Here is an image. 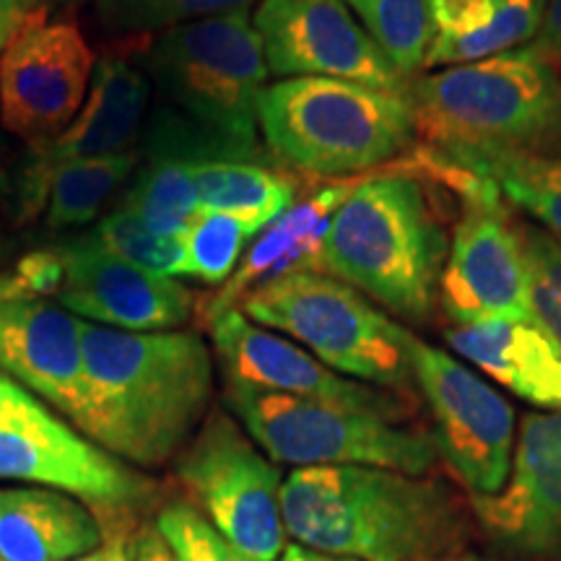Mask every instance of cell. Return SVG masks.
Instances as JSON below:
<instances>
[{
	"label": "cell",
	"mask_w": 561,
	"mask_h": 561,
	"mask_svg": "<svg viewBox=\"0 0 561 561\" xmlns=\"http://www.w3.org/2000/svg\"><path fill=\"white\" fill-rule=\"evenodd\" d=\"M138 62L153 102L140 159L276 164L257 140V100L271 70L248 9L159 32Z\"/></svg>",
	"instance_id": "cell-1"
},
{
	"label": "cell",
	"mask_w": 561,
	"mask_h": 561,
	"mask_svg": "<svg viewBox=\"0 0 561 561\" xmlns=\"http://www.w3.org/2000/svg\"><path fill=\"white\" fill-rule=\"evenodd\" d=\"M87 398L79 430L130 466L159 468L191 445L214 396L201 333H128L81 322Z\"/></svg>",
	"instance_id": "cell-2"
},
{
	"label": "cell",
	"mask_w": 561,
	"mask_h": 561,
	"mask_svg": "<svg viewBox=\"0 0 561 561\" xmlns=\"http://www.w3.org/2000/svg\"><path fill=\"white\" fill-rule=\"evenodd\" d=\"M280 515L294 543L359 561H439L471 538L445 481L390 468H297L280 486Z\"/></svg>",
	"instance_id": "cell-3"
},
{
	"label": "cell",
	"mask_w": 561,
	"mask_h": 561,
	"mask_svg": "<svg viewBox=\"0 0 561 561\" xmlns=\"http://www.w3.org/2000/svg\"><path fill=\"white\" fill-rule=\"evenodd\" d=\"M445 191L419 161L356 182L335 210L320 268L398 318L426 322L450 252Z\"/></svg>",
	"instance_id": "cell-4"
},
{
	"label": "cell",
	"mask_w": 561,
	"mask_h": 561,
	"mask_svg": "<svg viewBox=\"0 0 561 561\" xmlns=\"http://www.w3.org/2000/svg\"><path fill=\"white\" fill-rule=\"evenodd\" d=\"M411 104L430 151L561 159V73L530 47L421 76Z\"/></svg>",
	"instance_id": "cell-5"
},
{
	"label": "cell",
	"mask_w": 561,
	"mask_h": 561,
	"mask_svg": "<svg viewBox=\"0 0 561 561\" xmlns=\"http://www.w3.org/2000/svg\"><path fill=\"white\" fill-rule=\"evenodd\" d=\"M257 128L278 167L348 178L416 144L411 96L341 79H278L257 100Z\"/></svg>",
	"instance_id": "cell-6"
},
{
	"label": "cell",
	"mask_w": 561,
	"mask_h": 561,
	"mask_svg": "<svg viewBox=\"0 0 561 561\" xmlns=\"http://www.w3.org/2000/svg\"><path fill=\"white\" fill-rule=\"evenodd\" d=\"M244 318L276 331L351 380L411 396V339L388 312L325 271H299L250 291Z\"/></svg>",
	"instance_id": "cell-7"
},
{
	"label": "cell",
	"mask_w": 561,
	"mask_h": 561,
	"mask_svg": "<svg viewBox=\"0 0 561 561\" xmlns=\"http://www.w3.org/2000/svg\"><path fill=\"white\" fill-rule=\"evenodd\" d=\"M224 409L273 462L371 466L411 476H430L439 462L432 434L409 421L231 382H224Z\"/></svg>",
	"instance_id": "cell-8"
},
{
	"label": "cell",
	"mask_w": 561,
	"mask_h": 561,
	"mask_svg": "<svg viewBox=\"0 0 561 561\" xmlns=\"http://www.w3.org/2000/svg\"><path fill=\"white\" fill-rule=\"evenodd\" d=\"M426 170L458 201L437 301L455 325L533 318L517 221L494 182L421 149Z\"/></svg>",
	"instance_id": "cell-9"
},
{
	"label": "cell",
	"mask_w": 561,
	"mask_h": 561,
	"mask_svg": "<svg viewBox=\"0 0 561 561\" xmlns=\"http://www.w3.org/2000/svg\"><path fill=\"white\" fill-rule=\"evenodd\" d=\"M178 476L193 507L248 561H276L286 549L278 462L224 405L208 413L180 453Z\"/></svg>",
	"instance_id": "cell-10"
},
{
	"label": "cell",
	"mask_w": 561,
	"mask_h": 561,
	"mask_svg": "<svg viewBox=\"0 0 561 561\" xmlns=\"http://www.w3.org/2000/svg\"><path fill=\"white\" fill-rule=\"evenodd\" d=\"M411 367L430 405L439 458L471 500L496 494L515 453V409L479 371L416 335L411 339Z\"/></svg>",
	"instance_id": "cell-11"
},
{
	"label": "cell",
	"mask_w": 561,
	"mask_h": 561,
	"mask_svg": "<svg viewBox=\"0 0 561 561\" xmlns=\"http://www.w3.org/2000/svg\"><path fill=\"white\" fill-rule=\"evenodd\" d=\"M94 68V50L79 24L50 21L39 3L19 21L0 55V123L32 146L55 138L81 112Z\"/></svg>",
	"instance_id": "cell-12"
},
{
	"label": "cell",
	"mask_w": 561,
	"mask_h": 561,
	"mask_svg": "<svg viewBox=\"0 0 561 561\" xmlns=\"http://www.w3.org/2000/svg\"><path fill=\"white\" fill-rule=\"evenodd\" d=\"M252 26L280 79H341L411 96L413 81L385 58L343 0H261Z\"/></svg>",
	"instance_id": "cell-13"
},
{
	"label": "cell",
	"mask_w": 561,
	"mask_h": 561,
	"mask_svg": "<svg viewBox=\"0 0 561 561\" xmlns=\"http://www.w3.org/2000/svg\"><path fill=\"white\" fill-rule=\"evenodd\" d=\"M208 331L216 359L221 364L224 382L343 405L392 421L413 419L416 403L411 396L343 377L314 359L299 343L257 325L240 310H227L210 318Z\"/></svg>",
	"instance_id": "cell-14"
},
{
	"label": "cell",
	"mask_w": 561,
	"mask_h": 561,
	"mask_svg": "<svg viewBox=\"0 0 561 561\" xmlns=\"http://www.w3.org/2000/svg\"><path fill=\"white\" fill-rule=\"evenodd\" d=\"M0 479L62 491L102 507H128L151 494V481L79 434L30 396L0 424Z\"/></svg>",
	"instance_id": "cell-15"
},
{
	"label": "cell",
	"mask_w": 561,
	"mask_h": 561,
	"mask_svg": "<svg viewBox=\"0 0 561 561\" xmlns=\"http://www.w3.org/2000/svg\"><path fill=\"white\" fill-rule=\"evenodd\" d=\"M471 512L496 549L525 561H561V411H533L520 421L510 476Z\"/></svg>",
	"instance_id": "cell-16"
},
{
	"label": "cell",
	"mask_w": 561,
	"mask_h": 561,
	"mask_svg": "<svg viewBox=\"0 0 561 561\" xmlns=\"http://www.w3.org/2000/svg\"><path fill=\"white\" fill-rule=\"evenodd\" d=\"M149 110L151 81L140 62L123 53L104 55L76 121L55 138L34 144L21 164L16 174L21 219H32L47 206V185L62 164L138 149Z\"/></svg>",
	"instance_id": "cell-17"
},
{
	"label": "cell",
	"mask_w": 561,
	"mask_h": 561,
	"mask_svg": "<svg viewBox=\"0 0 561 561\" xmlns=\"http://www.w3.org/2000/svg\"><path fill=\"white\" fill-rule=\"evenodd\" d=\"M58 299L76 318L128 333L178 331L195 312V294L178 278L153 276L102 250L87 234L55 248Z\"/></svg>",
	"instance_id": "cell-18"
},
{
	"label": "cell",
	"mask_w": 561,
	"mask_h": 561,
	"mask_svg": "<svg viewBox=\"0 0 561 561\" xmlns=\"http://www.w3.org/2000/svg\"><path fill=\"white\" fill-rule=\"evenodd\" d=\"M81 322L42 297L0 299V371L73 426L87 398Z\"/></svg>",
	"instance_id": "cell-19"
},
{
	"label": "cell",
	"mask_w": 561,
	"mask_h": 561,
	"mask_svg": "<svg viewBox=\"0 0 561 561\" xmlns=\"http://www.w3.org/2000/svg\"><path fill=\"white\" fill-rule=\"evenodd\" d=\"M354 185L356 182L341 180L335 185L322 187L310 198L294 203L276 221H271L244 252L227 286L203 307V320L208 322L216 314L237 310V305L250 291L261 289L271 280L299 271H322L320 261L328 229H331L335 210L348 198Z\"/></svg>",
	"instance_id": "cell-20"
},
{
	"label": "cell",
	"mask_w": 561,
	"mask_h": 561,
	"mask_svg": "<svg viewBox=\"0 0 561 561\" xmlns=\"http://www.w3.org/2000/svg\"><path fill=\"white\" fill-rule=\"evenodd\" d=\"M445 341L462 362L541 411H561V346L536 318L455 325Z\"/></svg>",
	"instance_id": "cell-21"
},
{
	"label": "cell",
	"mask_w": 561,
	"mask_h": 561,
	"mask_svg": "<svg viewBox=\"0 0 561 561\" xmlns=\"http://www.w3.org/2000/svg\"><path fill=\"white\" fill-rule=\"evenodd\" d=\"M100 546V523L76 496L42 486L0 489V561H70Z\"/></svg>",
	"instance_id": "cell-22"
},
{
	"label": "cell",
	"mask_w": 561,
	"mask_h": 561,
	"mask_svg": "<svg viewBox=\"0 0 561 561\" xmlns=\"http://www.w3.org/2000/svg\"><path fill=\"white\" fill-rule=\"evenodd\" d=\"M201 210L240 216L265 229L297 201V180L284 167L257 161H203L193 167Z\"/></svg>",
	"instance_id": "cell-23"
},
{
	"label": "cell",
	"mask_w": 561,
	"mask_h": 561,
	"mask_svg": "<svg viewBox=\"0 0 561 561\" xmlns=\"http://www.w3.org/2000/svg\"><path fill=\"white\" fill-rule=\"evenodd\" d=\"M430 153L494 182L504 201L525 210L528 219L561 244V159L530 153Z\"/></svg>",
	"instance_id": "cell-24"
},
{
	"label": "cell",
	"mask_w": 561,
	"mask_h": 561,
	"mask_svg": "<svg viewBox=\"0 0 561 561\" xmlns=\"http://www.w3.org/2000/svg\"><path fill=\"white\" fill-rule=\"evenodd\" d=\"M140 164V149L62 164L47 185V227L70 229L94 221Z\"/></svg>",
	"instance_id": "cell-25"
},
{
	"label": "cell",
	"mask_w": 561,
	"mask_h": 561,
	"mask_svg": "<svg viewBox=\"0 0 561 561\" xmlns=\"http://www.w3.org/2000/svg\"><path fill=\"white\" fill-rule=\"evenodd\" d=\"M193 167L180 159H144V167L123 193L121 208L136 214L157 234L180 240L201 210Z\"/></svg>",
	"instance_id": "cell-26"
},
{
	"label": "cell",
	"mask_w": 561,
	"mask_h": 561,
	"mask_svg": "<svg viewBox=\"0 0 561 561\" xmlns=\"http://www.w3.org/2000/svg\"><path fill=\"white\" fill-rule=\"evenodd\" d=\"M549 0H491V19L468 37H434L424 68L462 66L533 45L541 32Z\"/></svg>",
	"instance_id": "cell-27"
},
{
	"label": "cell",
	"mask_w": 561,
	"mask_h": 561,
	"mask_svg": "<svg viewBox=\"0 0 561 561\" xmlns=\"http://www.w3.org/2000/svg\"><path fill=\"white\" fill-rule=\"evenodd\" d=\"M392 66L413 81L426 66L434 26L426 0H343Z\"/></svg>",
	"instance_id": "cell-28"
},
{
	"label": "cell",
	"mask_w": 561,
	"mask_h": 561,
	"mask_svg": "<svg viewBox=\"0 0 561 561\" xmlns=\"http://www.w3.org/2000/svg\"><path fill=\"white\" fill-rule=\"evenodd\" d=\"M261 229L248 219L219 210H198L191 227L182 231L180 278L221 286L234 276L237 265L248 252V244Z\"/></svg>",
	"instance_id": "cell-29"
},
{
	"label": "cell",
	"mask_w": 561,
	"mask_h": 561,
	"mask_svg": "<svg viewBox=\"0 0 561 561\" xmlns=\"http://www.w3.org/2000/svg\"><path fill=\"white\" fill-rule=\"evenodd\" d=\"M252 0H96L94 13L112 34H153L187 21L250 9Z\"/></svg>",
	"instance_id": "cell-30"
},
{
	"label": "cell",
	"mask_w": 561,
	"mask_h": 561,
	"mask_svg": "<svg viewBox=\"0 0 561 561\" xmlns=\"http://www.w3.org/2000/svg\"><path fill=\"white\" fill-rule=\"evenodd\" d=\"M87 237L91 242L100 244L102 250L112 252L115 257L136 265L140 271H149L153 276L164 278H180V240L157 234L130 210L117 206L102 221H96V227Z\"/></svg>",
	"instance_id": "cell-31"
},
{
	"label": "cell",
	"mask_w": 561,
	"mask_h": 561,
	"mask_svg": "<svg viewBox=\"0 0 561 561\" xmlns=\"http://www.w3.org/2000/svg\"><path fill=\"white\" fill-rule=\"evenodd\" d=\"M528 268L530 314L561 346V244L533 221H517Z\"/></svg>",
	"instance_id": "cell-32"
},
{
	"label": "cell",
	"mask_w": 561,
	"mask_h": 561,
	"mask_svg": "<svg viewBox=\"0 0 561 561\" xmlns=\"http://www.w3.org/2000/svg\"><path fill=\"white\" fill-rule=\"evenodd\" d=\"M153 528L178 561H248L193 507V502L167 504Z\"/></svg>",
	"instance_id": "cell-33"
},
{
	"label": "cell",
	"mask_w": 561,
	"mask_h": 561,
	"mask_svg": "<svg viewBox=\"0 0 561 561\" xmlns=\"http://www.w3.org/2000/svg\"><path fill=\"white\" fill-rule=\"evenodd\" d=\"M434 37L458 39L483 30L491 19V0H426Z\"/></svg>",
	"instance_id": "cell-34"
},
{
	"label": "cell",
	"mask_w": 561,
	"mask_h": 561,
	"mask_svg": "<svg viewBox=\"0 0 561 561\" xmlns=\"http://www.w3.org/2000/svg\"><path fill=\"white\" fill-rule=\"evenodd\" d=\"M528 47L561 73V0H549L546 3L543 26Z\"/></svg>",
	"instance_id": "cell-35"
},
{
	"label": "cell",
	"mask_w": 561,
	"mask_h": 561,
	"mask_svg": "<svg viewBox=\"0 0 561 561\" xmlns=\"http://www.w3.org/2000/svg\"><path fill=\"white\" fill-rule=\"evenodd\" d=\"M133 561H178L157 528H146L133 546Z\"/></svg>",
	"instance_id": "cell-36"
},
{
	"label": "cell",
	"mask_w": 561,
	"mask_h": 561,
	"mask_svg": "<svg viewBox=\"0 0 561 561\" xmlns=\"http://www.w3.org/2000/svg\"><path fill=\"white\" fill-rule=\"evenodd\" d=\"M30 396H32V392L19 388V385L13 382L11 377H5L3 371H0V424H3V421L9 419L11 413L16 411L19 405L24 403Z\"/></svg>",
	"instance_id": "cell-37"
},
{
	"label": "cell",
	"mask_w": 561,
	"mask_h": 561,
	"mask_svg": "<svg viewBox=\"0 0 561 561\" xmlns=\"http://www.w3.org/2000/svg\"><path fill=\"white\" fill-rule=\"evenodd\" d=\"M276 561H359V559H348V557H333V553H322L314 549H307V546L291 543L286 546L284 553Z\"/></svg>",
	"instance_id": "cell-38"
},
{
	"label": "cell",
	"mask_w": 561,
	"mask_h": 561,
	"mask_svg": "<svg viewBox=\"0 0 561 561\" xmlns=\"http://www.w3.org/2000/svg\"><path fill=\"white\" fill-rule=\"evenodd\" d=\"M70 561H133V557L125 551V546L121 541H112V543H102L100 549L83 553V557L70 559Z\"/></svg>",
	"instance_id": "cell-39"
},
{
	"label": "cell",
	"mask_w": 561,
	"mask_h": 561,
	"mask_svg": "<svg viewBox=\"0 0 561 561\" xmlns=\"http://www.w3.org/2000/svg\"><path fill=\"white\" fill-rule=\"evenodd\" d=\"M21 19H24V16H19V13H13V11L5 9V5H0V55H3L5 45H9L11 34L16 32Z\"/></svg>",
	"instance_id": "cell-40"
},
{
	"label": "cell",
	"mask_w": 561,
	"mask_h": 561,
	"mask_svg": "<svg viewBox=\"0 0 561 561\" xmlns=\"http://www.w3.org/2000/svg\"><path fill=\"white\" fill-rule=\"evenodd\" d=\"M0 5H5V9L19 13V16H26L32 9H37L39 0H0Z\"/></svg>",
	"instance_id": "cell-41"
},
{
	"label": "cell",
	"mask_w": 561,
	"mask_h": 561,
	"mask_svg": "<svg viewBox=\"0 0 561 561\" xmlns=\"http://www.w3.org/2000/svg\"><path fill=\"white\" fill-rule=\"evenodd\" d=\"M439 561H502V559H489V557H479V553H455V557H447V559H439Z\"/></svg>",
	"instance_id": "cell-42"
}]
</instances>
